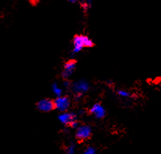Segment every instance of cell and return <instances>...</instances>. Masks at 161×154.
Segmentation results:
<instances>
[{
	"instance_id": "cell-1",
	"label": "cell",
	"mask_w": 161,
	"mask_h": 154,
	"mask_svg": "<svg viewBox=\"0 0 161 154\" xmlns=\"http://www.w3.org/2000/svg\"><path fill=\"white\" fill-rule=\"evenodd\" d=\"M73 46L72 53L76 54L82 51L84 48L93 47L94 42L87 35H76L73 38Z\"/></svg>"
},
{
	"instance_id": "cell-2",
	"label": "cell",
	"mask_w": 161,
	"mask_h": 154,
	"mask_svg": "<svg viewBox=\"0 0 161 154\" xmlns=\"http://www.w3.org/2000/svg\"><path fill=\"white\" fill-rule=\"evenodd\" d=\"M70 89L74 95L75 99L79 100V99H81L85 93H87L90 90V84L86 80L81 79L72 83V86Z\"/></svg>"
},
{
	"instance_id": "cell-3",
	"label": "cell",
	"mask_w": 161,
	"mask_h": 154,
	"mask_svg": "<svg viewBox=\"0 0 161 154\" xmlns=\"http://www.w3.org/2000/svg\"><path fill=\"white\" fill-rule=\"evenodd\" d=\"M54 102H55V110H58L59 113L68 111L72 104V100L68 96L56 97V99H54Z\"/></svg>"
},
{
	"instance_id": "cell-4",
	"label": "cell",
	"mask_w": 161,
	"mask_h": 154,
	"mask_svg": "<svg viewBox=\"0 0 161 154\" xmlns=\"http://www.w3.org/2000/svg\"><path fill=\"white\" fill-rule=\"evenodd\" d=\"M76 139L78 141H84L89 139L92 136V128L90 125H79L76 130Z\"/></svg>"
},
{
	"instance_id": "cell-5",
	"label": "cell",
	"mask_w": 161,
	"mask_h": 154,
	"mask_svg": "<svg viewBox=\"0 0 161 154\" xmlns=\"http://www.w3.org/2000/svg\"><path fill=\"white\" fill-rule=\"evenodd\" d=\"M36 107L39 111L43 113H48L53 110H55V102L53 99L48 98H44L38 101L36 103Z\"/></svg>"
},
{
	"instance_id": "cell-6",
	"label": "cell",
	"mask_w": 161,
	"mask_h": 154,
	"mask_svg": "<svg viewBox=\"0 0 161 154\" xmlns=\"http://www.w3.org/2000/svg\"><path fill=\"white\" fill-rule=\"evenodd\" d=\"M78 113L74 112H63L60 113L58 115V120L65 127H69V125L74 121H78Z\"/></svg>"
},
{
	"instance_id": "cell-7",
	"label": "cell",
	"mask_w": 161,
	"mask_h": 154,
	"mask_svg": "<svg viewBox=\"0 0 161 154\" xmlns=\"http://www.w3.org/2000/svg\"><path fill=\"white\" fill-rule=\"evenodd\" d=\"M76 63H77V61L74 59H70L65 63L63 70L61 74V76L63 79H68V78L73 74L76 67Z\"/></svg>"
},
{
	"instance_id": "cell-8",
	"label": "cell",
	"mask_w": 161,
	"mask_h": 154,
	"mask_svg": "<svg viewBox=\"0 0 161 154\" xmlns=\"http://www.w3.org/2000/svg\"><path fill=\"white\" fill-rule=\"evenodd\" d=\"M89 113L97 119H103L106 116L107 111L103 106H102L100 102H97L90 107Z\"/></svg>"
},
{
	"instance_id": "cell-9",
	"label": "cell",
	"mask_w": 161,
	"mask_h": 154,
	"mask_svg": "<svg viewBox=\"0 0 161 154\" xmlns=\"http://www.w3.org/2000/svg\"><path fill=\"white\" fill-rule=\"evenodd\" d=\"M52 92L54 93V95H55L56 97H60V96H63V89L58 85V84H57L56 82H54L53 84H52Z\"/></svg>"
},
{
	"instance_id": "cell-10",
	"label": "cell",
	"mask_w": 161,
	"mask_h": 154,
	"mask_svg": "<svg viewBox=\"0 0 161 154\" xmlns=\"http://www.w3.org/2000/svg\"><path fill=\"white\" fill-rule=\"evenodd\" d=\"M78 2H79L81 7L83 9L85 12L88 11L90 9V7H91L92 0H79Z\"/></svg>"
},
{
	"instance_id": "cell-11",
	"label": "cell",
	"mask_w": 161,
	"mask_h": 154,
	"mask_svg": "<svg viewBox=\"0 0 161 154\" xmlns=\"http://www.w3.org/2000/svg\"><path fill=\"white\" fill-rule=\"evenodd\" d=\"M117 95L118 96H120V97L126 98V99H128V98H132V97H133V96H132V93H131L130 92H128V91L124 90V89H119V90H118L117 91Z\"/></svg>"
},
{
	"instance_id": "cell-12",
	"label": "cell",
	"mask_w": 161,
	"mask_h": 154,
	"mask_svg": "<svg viewBox=\"0 0 161 154\" xmlns=\"http://www.w3.org/2000/svg\"><path fill=\"white\" fill-rule=\"evenodd\" d=\"M76 144L71 142L66 148V154H76Z\"/></svg>"
},
{
	"instance_id": "cell-13",
	"label": "cell",
	"mask_w": 161,
	"mask_h": 154,
	"mask_svg": "<svg viewBox=\"0 0 161 154\" xmlns=\"http://www.w3.org/2000/svg\"><path fill=\"white\" fill-rule=\"evenodd\" d=\"M83 154H96V149L93 146H88L84 150Z\"/></svg>"
},
{
	"instance_id": "cell-14",
	"label": "cell",
	"mask_w": 161,
	"mask_h": 154,
	"mask_svg": "<svg viewBox=\"0 0 161 154\" xmlns=\"http://www.w3.org/2000/svg\"><path fill=\"white\" fill-rule=\"evenodd\" d=\"M63 86L67 89H70L72 86V82L68 79H65L64 81H63Z\"/></svg>"
},
{
	"instance_id": "cell-15",
	"label": "cell",
	"mask_w": 161,
	"mask_h": 154,
	"mask_svg": "<svg viewBox=\"0 0 161 154\" xmlns=\"http://www.w3.org/2000/svg\"><path fill=\"white\" fill-rule=\"evenodd\" d=\"M30 1L31 2V3H33V4H36V3H38V2H39V0H30Z\"/></svg>"
},
{
	"instance_id": "cell-16",
	"label": "cell",
	"mask_w": 161,
	"mask_h": 154,
	"mask_svg": "<svg viewBox=\"0 0 161 154\" xmlns=\"http://www.w3.org/2000/svg\"><path fill=\"white\" fill-rule=\"evenodd\" d=\"M68 1L69 2V3H76L78 1H79V0H68Z\"/></svg>"
}]
</instances>
